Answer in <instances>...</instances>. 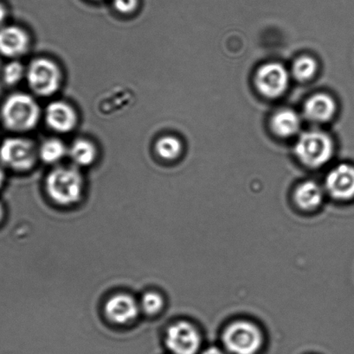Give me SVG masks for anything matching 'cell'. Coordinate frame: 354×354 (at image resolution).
Returning a JSON list of instances; mask_svg holds the SVG:
<instances>
[{"mask_svg":"<svg viewBox=\"0 0 354 354\" xmlns=\"http://www.w3.org/2000/svg\"><path fill=\"white\" fill-rule=\"evenodd\" d=\"M336 110L334 99L325 93H318L308 99L304 106V113L308 120L326 122L332 119Z\"/></svg>","mask_w":354,"mask_h":354,"instance_id":"cell-13","label":"cell"},{"mask_svg":"<svg viewBox=\"0 0 354 354\" xmlns=\"http://www.w3.org/2000/svg\"><path fill=\"white\" fill-rule=\"evenodd\" d=\"M69 155L76 165L86 167L96 161L97 150L92 142L80 138L71 145Z\"/></svg>","mask_w":354,"mask_h":354,"instance_id":"cell-16","label":"cell"},{"mask_svg":"<svg viewBox=\"0 0 354 354\" xmlns=\"http://www.w3.org/2000/svg\"><path fill=\"white\" fill-rule=\"evenodd\" d=\"M26 75V69L21 62L17 60L8 62L2 71L3 82L10 86L19 84Z\"/></svg>","mask_w":354,"mask_h":354,"instance_id":"cell-20","label":"cell"},{"mask_svg":"<svg viewBox=\"0 0 354 354\" xmlns=\"http://www.w3.org/2000/svg\"><path fill=\"white\" fill-rule=\"evenodd\" d=\"M294 152L304 165L320 168L330 160L334 154V143L328 135L319 131H310L299 138Z\"/></svg>","mask_w":354,"mask_h":354,"instance_id":"cell-3","label":"cell"},{"mask_svg":"<svg viewBox=\"0 0 354 354\" xmlns=\"http://www.w3.org/2000/svg\"><path fill=\"white\" fill-rule=\"evenodd\" d=\"M166 345L172 354H197L201 345L200 335L189 322H179L168 329Z\"/></svg>","mask_w":354,"mask_h":354,"instance_id":"cell-7","label":"cell"},{"mask_svg":"<svg viewBox=\"0 0 354 354\" xmlns=\"http://www.w3.org/2000/svg\"><path fill=\"white\" fill-rule=\"evenodd\" d=\"M289 74L282 64L272 62L262 66L256 75V86L263 95L277 98L286 91Z\"/></svg>","mask_w":354,"mask_h":354,"instance_id":"cell-8","label":"cell"},{"mask_svg":"<svg viewBox=\"0 0 354 354\" xmlns=\"http://www.w3.org/2000/svg\"><path fill=\"white\" fill-rule=\"evenodd\" d=\"M30 37L22 28L8 26L0 28V55L16 59L29 50Z\"/></svg>","mask_w":354,"mask_h":354,"instance_id":"cell-10","label":"cell"},{"mask_svg":"<svg viewBox=\"0 0 354 354\" xmlns=\"http://www.w3.org/2000/svg\"><path fill=\"white\" fill-rule=\"evenodd\" d=\"M296 203L304 210H313L320 205L324 200V191L317 183L306 182L301 184L294 193Z\"/></svg>","mask_w":354,"mask_h":354,"instance_id":"cell-15","label":"cell"},{"mask_svg":"<svg viewBox=\"0 0 354 354\" xmlns=\"http://www.w3.org/2000/svg\"><path fill=\"white\" fill-rule=\"evenodd\" d=\"M164 307V299L161 294L149 291L141 297L140 308L148 315H157Z\"/></svg>","mask_w":354,"mask_h":354,"instance_id":"cell-21","label":"cell"},{"mask_svg":"<svg viewBox=\"0 0 354 354\" xmlns=\"http://www.w3.org/2000/svg\"><path fill=\"white\" fill-rule=\"evenodd\" d=\"M3 216H5V208L3 205L0 203V222L3 221Z\"/></svg>","mask_w":354,"mask_h":354,"instance_id":"cell-26","label":"cell"},{"mask_svg":"<svg viewBox=\"0 0 354 354\" xmlns=\"http://www.w3.org/2000/svg\"><path fill=\"white\" fill-rule=\"evenodd\" d=\"M202 354H225L221 349L218 348H210L206 350Z\"/></svg>","mask_w":354,"mask_h":354,"instance_id":"cell-24","label":"cell"},{"mask_svg":"<svg viewBox=\"0 0 354 354\" xmlns=\"http://www.w3.org/2000/svg\"><path fill=\"white\" fill-rule=\"evenodd\" d=\"M155 151L159 157L164 159V160H175L182 154V144L175 137H162L156 142Z\"/></svg>","mask_w":354,"mask_h":354,"instance_id":"cell-18","label":"cell"},{"mask_svg":"<svg viewBox=\"0 0 354 354\" xmlns=\"http://www.w3.org/2000/svg\"><path fill=\"white\" fill-rule=\"evenodd\" d=\"M26 76L31 91L42 97L53 95L62 84L60 68L47 58H37L31 62Z\"/></svg>","mask_w":354,"mask_h":354,"instance_id":"cell-4","label":"cell"},{"mask_svg":"<svg viewBox=\"0 0 354 354\" xmlns=\"http://www.w3.org/2000/svg\"><path fill=\"white\" fill-rule=\"evenodd\" d=\"M317 71V64L310 57H301L294 62L293 74L299 81L305 82L311 79Z\"/></svg>","mask_w":354,"mask_h":354,"instance_id":"cell-19","label":"cell"},{"mask_svg":"<svg viewBox=\"0 0 354 354\" xmlns=\"http://www.w3.org/2000/svg\"><path fill=\"white\" fill-rule=\"evenodd\" d=\"M138 0H113L114 9L123 14L133 13L138 7Z\"/></svg>","mask_w":354,"mask_h":354,"instance_id":"cell-22","label":"cell"},{"mask_svg":"<svg viewBox=\"0 0 354 354\" xmlns=\"http://www.w3.org/2000/svg\"><path fill=\"white\" fill-rule=\"evenodd\" d=\"M66 153H67V149L65 145L57 138L45 140L38 150V157L42 159V161L48 165L55 164L62 160Z\"/></svg>","mask_w":354,"mask_h":354,"instance_id":"cell-17","label":"cell"},{"mask_svg":"<svg viewBox=\"0 0 354 354\" xmlns=\"http://www.w3.org/2000/svg\"><path fill=\"white\" fill-rule=\"evenodd\" d=\"M263 335L251 322H235L225 329L223 342L232 354H256L263 345Z\"/></svg>","mask_w":354,"mask_h":354,"instance_id":"cell-6","label":"cell"},{"mask_svg":"<svg viewBox=\"0 0 354 354\" xmlns=\"http://www.w3.org/2000/svg\"><path fill=\"white\" fill-rule=\"evenodd\" d=\"M3 126L14 133H26L39 122L41 110L33 96L15 93L7 97L0 111Z\"/></svg>","mask_w":354,"mask_h":354,"instance_id":"cell-1","label":"cell"},{"mask_svg":"<svg viewBox=\"0 0 354 354\" xmlns=\"http://www.w3.org/2000/svg\"><path fill=\"white\" fill-rule=\"evenodd\" d=\"M326 187L332 197L341 201L354 198V167L350 165H339L332 169L326 180Z\"/></svg>","mask_w":354,"mask_h":354,"instance_id":"cell-9","label":"cell"},{"mask_svg":"<svg viewBox=\"0 0 354 354\" xmlns=\"http://www.w3.org/2000/svg\"><path fill=\"white\" fill-rule=\"evenodd\" d=\"M45 187L48 196L55 203L69 206L81 199L83 180L76 169L55 168L48 175Z\"/></svg>","mask_w":354,"mask_h":354,"instance_id":"cell-2","label":"cell"},{"mask_svg":"<svg viewBox=\"0 0 354 354\" xmlns=\"http://www.w3.org/2000/svg\"><path fill=\"white\" fill-rule=\"evenodd\" d=\"M105 315L114 324H130L137 317L140 305L133 297L127 294H118L110 297L105 304Z\"/></svg>","mask_w":354,"mask_h":354,"instance_id":"cell-11","label":"cell"},{"mask_svg":"<svg viewBox=\"0 0 354 354\" xmlns=\"http://www.w3.org/2000/svg\"><path fill=\"white\" fill-rule=\"evenodd\" d=\"M301 120L296 112L290 109H283L275 113L272 120V127L276 135L287 138L293 136L299 131Z\"/></svg>","mask_w":354,"mask_h":354,"instance_id":"cell-14","label":"cell"},{"mask_svg":"<svg viewBox=\"0 0 354 354\" xmlns=\"http://www.w3.org/2000/svg\"><path fill=\"white\" fill-rule=\"evenodd\" d=\"M3 183H5V172L3 171L2 165H0V189H1Z\"/></svg>","mask_w":354,"mask_h":354,"instance_id":"cell-25","label":"cell"},{"mask_svg":"<svg viewBox=\"0 0 354 354\" xmlns=\"http://www.w3.org/2000/svg\"><path fill=\"white\" fill-rule=\"evenodd\" d=\"M37 157V149L27 138H8L0 145V164L12 171H30L36 165Z\"/></svg>","mask_w":354,"mask_h":354,"instance_id":"cell-5","label":"cell"},{"mask_svg":"<svg viewBox=\"0 0 354 354\" xmlns=\"http://www.w3.org/2000/svg\"><path fill=\"white\" fill-rule=\"evenodd\" d=\"M7 17L6 7L0 3V28L5 26V22Z\"/></svg>","mask_w":354,"mask_h":354,"instance_id":"cell-23","label":"cell"},{"mask_svg":"<svg viewBox=\"0 0 354 354\" xmlns=\"http://www.w3.org/2000/svg\"><path fill=\"white\" fill-rule=\"evenodd\" d=\"M45 121L51 129L59 133H68L78 124V114L68 103L54 102L45 111Z\"/></svg>","mask_w":354,"mask_h":354,"instance_id":"cell-12","label":"cell"}]
</instances>
